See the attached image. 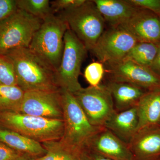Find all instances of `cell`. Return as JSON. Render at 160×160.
Returning <instances> with one entry per match:
<instances>
[{
    "mask_svg": "<svg viewBox=\"0 0 160 160\" xmlns=\"http://www.w3.org/2000/svg\"><path fill=\"white\" fill-rule=\"evenodd\" d=\"M72 93L89 122L95 127H104L116 111L111 93L105 84L82 88Z\"/></svg>",
    "mask_w": 160,
    "mask_h": 160,
    "instance_id": "obj_8",
    "label": "cell"
},
{
    "mask_svg": "<svg viewBox=\"0 0 160 160\" xmlns=\"http://www.w3.org/2000/svg\"><path fill=\"white\" fill-rule=\"evenodd\" d=\"M85 148L113 160H132L128 144L105 127L89 140Z\"/></svg>",
    "mask_w": 160,
    "mask_h": 160,
    "instance_id": "obj_13",
    "label": "cell"
},
{
    "mask_svg": "<svg viewBox=\"0 0 160 160\" xmlns=\"http://www.w3.org/2000/svg\"><path fill=\"white\" fill-rule=\"evenodd\" d=\"M106 71L104 65L99 62L89 64L84 71V77L90 86L96 87L101 84Z\"/></svg>",
    "mask_w": 160,
    "mask_h": 160,
    "instance_id": "obj_25",
    "label": "cell"
},
{
    "mask_svg": "<svg viewBox=\"0 0 160 160\" xmlns=\"http://www.w3.org/2000/svg\"><path fill=\"white\" fill-rule=\"evenodd\" d=\"M138 124V130L160 125V90L146 92L136 106Z\"/></svg>",
    "mask_w": 160,
    "mask_h": 160,
    "instance_id": "obj_18",
    "label": "cell"
},
{
    "mask_svg": "<svg viewBox=\"0 0 160 160\" xmlns=\"http://www.w3.org/2000/svg\"><path fill=\"white\" fill-rule=\"evenodd\" d=\"M0 85L18 86L12 61L7 56L0 54Z\"/></svg>",
    "mask_w": 160,
    "mask_h": 160,
    "instance_id": "obj_24",
    "label": "cell"
},
{
    "mask_svg": "<svg viewBox=\"0 0 160 160\" xmlns=\"http://www.w3.org/2000/svg\"><path fill=\"white\" fill-rule=\"evenodd\" d=\"M138 124V118L135 106L122 111H115L104 127L128 145L137 132Z\"/></svg>",
    "mask_w": 160,
    "mask_h": 160,
    "instance_id": "obj_16",
    "label": "cell"
},
{
    "mask_svg": "<svg viewBox=\"0 0 160 160\" xmlns=\"http://www.w3.org/2000/svg\"><path fill=\"white\" fill-rule=\"evenodd\" d=\"M134 6L147 9L160 17V0H129Z\"/></svg>",
    "mask_w": 160,
    "mask_h": 160,
    "instance_id": "obj_28",
    "label": "cell"
},
{
    "mask_svg": "<svg viewBox=\"0 0 160 160\" xmlns=\"http://www.w3.org/2000/svg\"><path fill=\"white\" fill-rule=\"evenodd\" d=\"M36 158L30 156L28 155L24 154L20 157L13 160H36Z\"/></svg>",
    "mask_w": 160,
    "mask_h": 160,
    "instance_id": "obj_32",
    "label": "cell"
},
{
    "mask_svg": "<svg viewBox=\"0 0 160 160\" xmlns=\"http://www.w3.org/2000/svg\"><path fill=\"white\" fill-rule=\"evenodd\" d=\"M42 21L29 48L55 72L61 63L64 36L69 28L66 22L56 14H50Z\"/></svg>",
    "mask_w": 160,
    "mask_h": 160,
    "instance_id": "obj_2",
    "label": "cell"
},
{
    "mask_svg": "<svg viewBox=\"0 0 160 160\" xmlns=\"http://www.w3.org/2000/svg\"><path fill=\"white\" fill-rule=\"evenodd\" d=\"M0 142L21 153L35 158L47 152L42 143L8 129H0Z\"/></svg>",
    "mask_w": 160,
    "mask_h": 160,
    "instance_id": "obj_19",
    "label": "cell"
},
{
    "mask_svg": "<svg viewBox=\"0 0 160 160\" xmlns=\"http://www.w3.org/2000/svg\"><path fill=\"white\" fill-rule=\"evenodd\" d=\"M0 125L5 129L41 143L62 139L63 120L51 119L15 112H0Z\"/></svg>",
    "mask_w": 160,
    "mask_h": 160,
    "instance_id": "obj_3",
    "label": "cell"
},
{
    "mask_svg": "<svg viewBox=\"0 0 160 160\" xmlns=\"http://www.w3.org/2000/svg\"><path fill=\"white\" fill-rule=\"evenodd\" d=\"M86 0H55L50 2L52 13L55 14L62 12L78 7Z\"/></svg>",
    "mask_w": 160,
    "mask_h": 160,
    "instance_id": "obj_26",
    "label": "cell"
},
{
    "mask_svg": "<svg viewBox=\"0 0 160 160\" xmlns=\"http://www.w3.org/2000/svg\"><path fill=\"white\" fill-rule=\"evenodd\" d=\"M25 92L18 86L0 85V112H19Z\"/></svg>",
    "mask_w": 160,
    "mask_h": 160,
    "instance_id": "obj_20",
    "label": "cell"
},
{
    "mask_svg": "<svg viewBox=\"0 0 160 160\" xmlns=\"http://www.w3.org/2000/svg\"><path fill=\"white\" fill-rule=\"evenodd\" d=\"M19 112L45 118L63 120L60 89L57 91L25 92Z\"/></svg>",
    "mask_w": 160,
    "mask_h": 160,
    "instance_id": "obj_11",
    "label": "cell"
},
{
    "mask_svg": "<svg viewBox=\"0 0 160 160\" xmlns=\"http://www.w3.org/2000/svg\"><path fill=\"white\" fill-rule=\"evenodd\" d=\"M105 85L111 93L115 109L117 112L135 107L141 98L148 91L138 86L122 82L109 80Z\"/></svg>",
    "mask_w": 160,
    "mask_h": 160,
    "instance_id": "obj_17",
    "label": "cell"
},
{
    "mask_svg": "<svg viewBox=\"0 0 160 160\" xmlns=\"http://www.w3.org/2000/svg\"><path fill=\"white\" fill-rule=\"evenodd\" d=\"M18 9L17 0H0V22L14 14Z\"/></svg>",
    "mask_w": 160,
    "mask_h": 160,
    "instance_id": "obj_27",
    "label": "cell"
},
{
    "mask_svg": "<svg viewBox=\"0 0 160 160\" xmlns=\"http://www.w3.org/2000/svg\"><path fill=\"white\" fill-rule=\"evenodd\" d=\"M104 66L109 81L129 83L147 91L160 90V77L149 67L126 59Z\"/></svg>",
    "mask_w": 160,
    "mask_h": 160,
    "instance_id": "obj_10",
    "label": "cell"
},
{
    "mask_svg": "<svg viewBox=\"0 0 160 160\" xmlns=\"http://www.w3.org/2000/svg\"><path fill=\"white\" fill-rule=\"evenodd\" d=\"M138 42L160 43V17L147 9H140L129 19L118 26Z\"/></svg>",
    "mask_w": 160,
    "mask_h": 160,
    "instance_id": "obj_12",
    "label": "cell"
},
{
    "mask_svg": "<svg viewBox=\"0 0 160 160\" xmlns=\"http://www.w3.org/2000/svg\"><path fill=\"white\" fill-rule=\"evenodd\" d=\"M138 41L120 26L105 30L91 52L104 65L122 61Z\"/></svg>",
    "mask_w": 160,
    "mask_h": 160,
    "instance_id": "obj_9",
    "label": "cell"
},
{
    "mask_svg": "<svg viewBox=\"0 0 160 160\" xmlns=\"http://www.w3.org/2000/svg\"><path fill=\"white\" fill-rule=\"evenodd\" d=\"M84 150L88 160H113L85 148Z\"/></svg>",
    "mask_w": 160,
    "mask_h": 160,
    "instance_id": "obj_31",
    "label": "cell"
},
{
    "mask_svg": "<svg viewBox=\"0 0 160 160\" xmlns=\"http://www.w3.org/2000/svg\"><path fill=\"white\" fill-rule=\"evenodd\" d=\"M110 27L126 22L140 9L129 0H92Z\"/></svg>",
    "mask_w": 160,
    "mask_h": 160,
    "instance_id": "obj_15",
    "label": "cell"
},
{
    "mask_svg": "<svg viewBox=\"0 0 160 160\" xmlns=\"http://www.w3.org/2000/svg\"><path fill=\"white\" fill-rule=\"evenodd\" d=\"M42 20L18 9L8 18L0 22V54L22 48H29Z\"/></svg>",
    "mask_w": 160,
    "mask_h": 160,
    "instance_id": "obj_7",
    "label": "cell"
},
{
    "mask_svg": "<svg viewBox=\"0 0 160 160\" xmlns=\"http://www.w3.org/2000/svg\"><path fill=\"white\" fill-rule=\"evenodd\" d=\"M6 56L13 63L18 86L24 91L60 90L54 70L29 48L15 49Z\"/></svg>",
    "mask_w": 160,
    "mask_h": 160,
    "instance_id": "obj_1",
    "label": "cell"
},
{
    "mask_svg": "<svg viewBox=\"0 0 160 160\" xmlns=\"http://www.w3.org/2000/svg\"><path fill=\"white\" fill-rule=\"evenodd\" d=\"M157 160H160V158H159V159H158Z\"/></svg>",
    "mask_w": 160,
    "mask_h": 160,
    "instance_id": "obj_33",
    "label": "cell"
},
{
    "mask_svg": "<svg viewBox=\"0 0 160 160\" xmlns=\"http://www.w3.org/2000/svg\"><path fill=\"white\" fill-rule=\"evenodd\" d=\"M24 154L0 142V160H13Z\"/></svg>",
    "mask_w": 160,
    "mask_h": 160,
    "instance_id": "obj_29",
    "label": "cell"
},
{
    "mask_svg": "<svg viewBox=\"0 0 160 160\" xmlns=\"http://www.w3.org/2000/svg\"><path fill=\"white\" fill-rule=\"evenodd\" d=\"M42 143L52 149L55 160H88L84 149L68 146L60 140Z\"/></svg>",
    "mask_w": 160,
    "mask_h": 160,
    "instance_id": "obj_22",
    "label": "cell"
},
{
    "mask_svg": "<svg viewBox=\"0 0 160 160\" xmlns=\"http://www.w3.org/2000/svg\"><path fill=\"white\" fill-rule=\"evenodd\" d=\"M64 42L61 63L54 72L55 81L60 89L74 93L82 88L79 82V77L88 51L69 29L65 33Z\"/></svg>",
    "mask_w": 160,
    "mask_h": 160,
    "instance_id": "obj_6",
    "label": "cell"
},
{
    "mask_svg": "<svg viewBox=\"0 0 160 160\" xmlns=\"http://www.w3.org/2000/svg\"><path fill=\"white\" fill-rule=\"evenodd\" d=\"M128 146L132 160H157L160 158V125L138 130Z\"/></svg>",
    "mask_w": 160,
    "mask_h": 160,
    "instance_id": "obj_14",
    "label": "cell"
},
{
    "mask_svg": "<svg viewBox=\"0 0 160 160\" xmlns=\"http://www.w3.org/2000/svg\"><path fill=\"white\" fill-rule=\"evenodd\" d=\"M60 92L64 129L60 140L68 146L84 149L89 140L103 127L91 125L73 93L62 89Z\"/></svg>",
    "mask_w": 160,
    "mask_h": 160,
    "instance_id": "obj_5",
    "label": "cell"
},
{
    "mask_svg": "<svg viewBox=\"0 0 160 160\" xmlns=\"http://www.w3.org/2000/svg\"><path fill=\"white\" fill-rule=\"evenodd\" d=\"M158 45L157 52L149 68L156 74L160 77V43Z\"/></svg>",
    "mask_w": 160,
    "mask_h": 160,
    "instance_id": "obj_30",
    "label": "cell"
},
{
    "mask_svg": "<svg viewBox=\"0 0 160 160\" xmlns=\"http://www.w3.org/2000/svg\"><path fill=\"white\" fill-rule=\"evenodd\" d=\"M158 44L138 42L124 59L130 60L141 66L150 68L158 52Z\"/></svg>",
    "mask_w": 160,
    "mask_h": 160,
    "instance_id": "obj_21",
    "label": "cell"
},
{
    "mask_svg": "<svg viewBox=\"0 0 160 160\" xmlns=\"http://www.w3.org/2000/svg\"><path fill=\"white\" fill-rule=\"evenodd\" d=\"M17 3L18 9L42 20L53 14L49 0H17Z\"/></svg>",
    "mask_w": 160,
    "mask_h": 160,
    "instance_id": "obj_23",
    "label": "cell"
},
{
    "mask_svg": "<svg viewBox=\"0 0 160 160\" xmlns=\"http://www.w3.org/2000/svg\"><path fill=\"white\" fill-rule=\"evenodd\" d=\"M57 15L66 22L88 51L93 49L105 31L106 22L93 1L86 0L81 6Z\"/></svg>",
    "mask_w": 160,
    "mask_h": 160,
    "instance_id": "obj_4",
    "label": "cell"
}]
</instances>
